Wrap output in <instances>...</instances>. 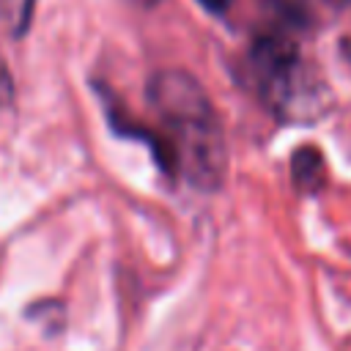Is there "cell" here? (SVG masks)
Masks as SVG:
<instances>
[{"label": "cell", "mask_w": 351, "mask_h": 351, "mask_svg": "<svg viewBox=\"0 0 351 351\" xmlns=\"http://www.w3.org/2000/svg\"><path fill=\"white\" fill-rule=\"evenodd\" d=\"M148 101L167 129L173 170L195 189H217L228 170V148L222 121L203 85L181 69H165L151 77Z\"/></svg>", "instance_id": "1"}, {"label": "cell", "mask_w": 351, "mask_h": 351, "mask_svg": "<svg viewBox=\"0 0 351 351\" xmlns=\"http://www.w3.org/2000/svg\"><path fill=\"white\" fill-rule=\"evenodd\" d=\"M36 0H0V14L5 19V27L14 38H22L33 22Z\"/></svg>", "instance_id": "4"}, {"label": "cell", "mask_w": 351, "mask_h": 351, "mask_svg": "<svg viewBox=\"0 0 351 351\" xmlns=\"http://www.w3.org/2000/svg\"><path fill=\"white\" fill-rule=\"evenodd\" d=\"M247 60L255 90L274 115L285 121H315L329 110V85L302 60L299 47L288 36H258Z\"/></svg>", "instance_id": "2"}, {"label": "cell", "mask_w": 351, "mask_h": 351, "mask_svg": "<svg viewBox=\"0 0 351 351\" xmlns=\"http://www.w3.org/2000/svg\"><path fill=\"white\" fill-rule=\"evenodd\" d=\"M132 5H140V8H151V5H156L159 0H129Z\"/></svg>", "instance_id": "7"}, {"label": "cell", "mask_w": 351, "mask_h": 351, "mask_svg": "<svg viewBox=\"0 0 351 351\" xmlns=\"http://www.w3.org/2000/svg\"><path fill=\"white\" fill-rule=\"evenodd\" d=\"M11 99H14V82H11L8 66H5V60L0 55V107H5Z\"/></svg>", "instance_id": "5"}, {"label": "cell", "mask_w": 351, "mask_h": 351, "mask_svg": "<svg viewBox=\"0 0 351 351\" xmlns=\"http://www.w3.org/2000/svg\"><path fill=\"white\" fill-rule=\"evenodd\" d=\"M208 14H222V11H228V5L233 3V0H197Z\"/></svg>", "instance_id": "6"}, {"label": "cell", "mask_w": 351, "mask_h": 351, "mask_svg": "<svg viewBox=\"0 0 351 351\" xmlns=\"http://www.w3.org/2000/svg\"><path fill=\"white\" fill-rule=\"evenodd\" d=\"M291 176L299 192H321L326 186V162L324 154L313 145H302L291 156Z\"/></svg>", "instance_id": "3"}]
</instances>
